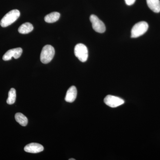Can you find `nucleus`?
Returning <instances> with one entry per match:
<instances>
[{"label":"nucleus","mask_w":160,"mask_h":160,"mask_svg":"<svg viewBox=\"0 0 160 160\" xmlns=\"http://www.w3.org/2000/svg\"><path fill=\"white\" fill-rule=\"evenodd\" d=\"M33 27L31 23L26 22L20 26L18 32L21 34H27L32 31Z\"/></svg>","instance_id":"11"},{"label":"nucleus","mask_w":160,"mask_h":160,"mask_svg":"<svg viewBox=\"0 0 160 160\" xmlns=\"http://www.w3.org/2000/svg\"><path fill=\"white\" fill-rule=\"evenodd\" d=\"M89 18L92 25V28L95 31L99 33H103L106 31V28L105 24L97 16L95 15H91Z\"/></svg>","instance_id":"5"},{"label":"nucleus","mask_w":160,"mask_h":160,"mask_svg":"<svg viewBox=\"0 0 160 160\" xmlns=\"http://www.w3.org/2000/svg\"><path fill=\"white\" fill-rule=\"evenodd\" d=\"M126 5L128 6H131L133 5L135 2L136 0H125Z\"/></svg>","instance_id":"15"},{"label":"nucleus","mask_w":160,"mask_h":160,"mask_svg":"<svg viewBox=\"0 0 160 160\" xmlns=\"http://www.w3.org/2000/svg\"><path fill=\"white\" fill-rule=\"evenodd\" d=\"M15 118L16 121L21 126H26L28 124V119L22 113L18 112L15 114Z\"/></svg>","instance_id":"13"},{"label":"nucleus","mask_w":160,"mask_h":160,"mask_svg":"<svg viewBox=\"0 0 160 160\" xmlns=\"http://www.w3.org/2000/svg\"><path fill=\"white\" fill-rule=\"evenodd\" d=\"M74 54L76 57L82 62H85L88 59V49L85 45L82 43L77 44L75 47Z\"/></svg>","instance_id":"4"},{"label":"nucleus","mask_w":160,"mask_h":160,"mask_svg":"<svg viewBox=\"0 0 160 160\" xmlns=\"http://www.w3.org/2000/svg\"><path fill=\"white\" fill-rule=\"evenodd\" d=\"M16 99V91L14 88H11L8 93V98L7 99V103L9 105L14 104Z\"/></svg>","instance_id":"14"},{"label":"nucleus","mask_w":160,"mask_h":160,"mask_svg":"<svg viewBox=\"0 0 160 160\" xmlns=\"http://www.w3.org/2000/svg\"><path fill=\"white\" fill-rule=\"evenodd\" d=\"M77 96V89L75 86H71L67 90L65 100L68 102H72L76 98Z\"/></svg>","instance_id":"9"},{"label":"nucleus","mask_w":160,"mask_h":160,"mask_svg":"<svg viewBox=\"0 0 160 160\" xmlns=\"http://www.w3.org/2000/svg\"><path fill=\"white\" fill-rule=\"evenodd\" d=\"M55 54V49L50 45H46L43 47L41 52L40 59L41 62L44 64L50 62L53 59Z\"/></svg>","instance_id":"2"},{"label":"nucleus","mask_w":160,"mask_h":160,"mask_svg":"<svg viewBox=\"0 0 160 160\" xmlns=\"http://www.w3.org/2000/svg\"><path fill=\"white\" fill-rule=\"evenodd\" d=\"M69 160H75V159L71 158L69 159Z\"/></svg>","instance_id":"16"},{"label":"nucleus","mask_w":160,"mask_h":160,"mask_svg":"<svg viewBox=\"0 0 160 160\" xmlns=\"http://www.w3.org/2000/svg\"><path fill=\"white\" fill-rule=\"evenodd\" d=\"M60 17V14L57 12H51L47 14L45 17V21L46 22L52 23L56 22Z\"/></svg>","instance_id":"12"},{"label":"nucleus","mask_w":160,"mask_h":160,"mask_svg":"<svg viewBox=\"0 0 160 160\" xmlns=\"http://www.w3.org/2000/svg\"><path fill=\"white\" fill-rule=\"evenodd\" d=\"M104 101L107 106L112 108H116L125 103L124 100L121 98L110 95H107L104 99Z\"/></svg>","instance_id":"6"},{"label":"nucleus","mask_w":160,"mask_h":160,"mask_svg":"<svg viewBox=\"0 0 160 160\" xmlns=\"http://www.w3.org/2000/svg\"><path fill=\"white\" fill-rule=\"evenodd\" d=\"M44 150V147L41 144L37 143H31L28 144L24 148L26 152L37 153L41 152Z\"/></svg>","instance_id":"8"},{"label":"nucleus","mask_w":160,"mask_h":160,"mask_svg":"<svg viewBox=\"0 0 160 160\" xmlns=\"http://www.w3.org/2000/svg\"><path fill=\"white\" fill-rule=\"evenodd\" d=\"M20 12L18 9L9 12L1 20L0 25L2 27H6L14 23L19 18Z\"/></svg>","instance_id":"1"},{"label":"nucleus","mask_w":160,"mask_h":160,"mask_svg":"<svg viewBox=\"0 0 160 160\" xmlns=\"http://www.w3.org/2000/svg\"><path fill=\"white\" fill-rule=\"evenodd\" d=\"M147 5L152 11L156 13L160 12V0H146Z\"/></svg>","instance_id":"10"},{"label":"nucleus","mask_w":160,"mask_h":160,"mask_svg":"<svg viewBox=\"0 0 160 160\" xmlns=\"http://www.w3.org/2000/svg\"><path fill=\"white\" fill-rule=\"evenodd\" d=\"M149 25L146 22H140L136 24L131 29L132 38H137L143 35L148 30Z\"/></svg>","instance_id":"3"},{"label":"nucleus","mask_w":160,"mask_h":160,"mask_svg":"<svg viewBox=\"0 0 160 160\" xmlns=\"http://www.w3.org/2000/svg\"><path fill=\"white\" fill-rule=\"evenodd\" d=\"M22 53V49L21 48L9 49L3 55L2 59L5 61L11 60L12 57L14 58L15 59H18L21 56Z\"/></svg>","instance_id":"7"}]
</instances>
